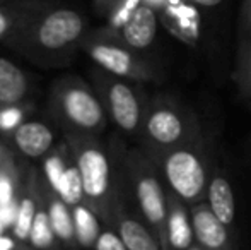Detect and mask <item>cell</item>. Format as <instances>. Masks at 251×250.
Here are the masks:
<instances>
[{
  "label": "cell",
  "mask_w": 251,
  "mask_h": 250,
  "mask_svg": "<svg viewBox=\"0 0 251 250\" xmlns=\"http://www.w3.org/2000/svg\"><path fill=\"white\" fill-rule=\"evenodd\" d=\"M21 110L17 108H7V110H2L0 111V129L2 130H9V129H14L17 124L21 122Z\"/></svg>",
  "instance_id": "25"
},
{
  "label": "cell",
  "mask_w": 251,
  "mask_h": 250,
  "mask_svg": "<svg viewBox=\"0 0 251 250\" xmlns=\"http://www.w3.org/2000/svg\"><path fill=\"white\" fill-rule=\"evenodd\" d=\"M188 250H201V249H200V247H199V245H197V244H193L192 247H190Z\"/></svg>",
  "instance_id": "31"
},
{
  "label": "cell",
  "mask_w": 251,
  "mask_h": 250,
  "mask_svg": "<svg viewBox=\"0 0 251 250\" xmlns=\"http://www.w3.org/2000/svg\"><path fill=\"white\" fill-rule=\"evenodd\" d=\"M7 29H9V19H7L2 12H0V36H2Z\"/></svg>",
  "instance_id": "30"
},
{
  "label": "cell",
  "mask_w": 251,
  "mask_h": 250,
  "mask_svg": "<svg viewBox=\"0 0 251 250\" xmlns=\"http://www.w3.org/2000/svg\"><path fill=\"white\" fill-rule=\"evenodd\" d=\"M12 200V184L7 177L0 175V204H7Z\"/></svg>",
  "instance_id": "27"
},
{
  "label": "cell",
  "mask_w": 251,
  "mask_h": 250,
  "mask_svg": "<svg viewBox=\"0 0 251 250\" xmlns=\"http://www.w3.org/2000/svg\"><path fill=\"white\" fill-rule=\"evenodd\" d=\"M162 23L185 43L195 45L200 34V14L186 0H164L162 3Z\"/></svg>",
  "instance_id": "7"
},
{
  "label": "cell",
  "mask_w": 251,
  "mask_h": 250,
  "mask_svg": "<svg viewBox=\"0 0 251 250\" xmlns=\"http://www.w3.org/2000/svg\"><path fill=\"white\" fill-rule=\"evenodd\" d=\"M74 226H75V235L79 242L86 247L96 244L100 238V221L91 213L87 207L77 206L74 209Z\"/></svg>",
  "instance_id": "18"
},
{
  "label": "cell",
  "mask_w": 251,
  "mask_h": 250,
  "mask_svg": "<svg viewBox=\"0 0 251 250\" xmlns=\"http://www.w3.org/2000/svg\"><path fill=\"white\" fill-rule=\"evenodd\" d=\"M48 214H50L55 235H58L62 240H70L74 237V233H75V226H74V218H70L65 206L62 202H53Z\"/></svg>",
  "instance_id": "20"
},
{
  "label": "cell",
  "mask_w": 251,
  "mask_h": 250,
  "mask_svg": "<svg viewBox=\"0 0 251 250\" xmlns=\"http://www.w3.org/2000/svg\"><path fill=\"white\" fill-rule=\"evenodd\" d=\"M155 154L159 171L168 184L169 192L185 200L188 206L203 202L207 199L212 170H208L201 137Z\"/></svg>",
  "instance_id": "1"
},
{
  "label": "cell",
  "mask_w": 251,
  "mask_h": 250,
  "mask_svg": "<svg viewBox=\"0 0 251 250\" xmlns=\"http://www.w3.org/2000/svg\"><path fill=\"white\" fill-rule=\"evenodd\" d=\"M96 249L98 250H128L125 245V242L122 240V237L113 231H104L100 235L96 242Z\"/></svg>",
  "instance_id": "23"
},
{
  "label": "cell",
  "mask_w": 251,
  "mask_h": 250,
  "mask_svg": "<svg viewBox=\"0 0 251 250\" xmlns=\"http://www.w3.org/2000/svg\"><path fill=\"white\" fill-rule=\"evenodd\" d=\"M26 93V77L19 67L12 62L0 58V101L14 103Z\"/></svg>",
  "instance_id": "17"
},
{
  "label": "cell",
  "mask_w": 251,
  "mask_h": 250,
  "mask_svg": "<svg viewBox=\"0 0 251 250\" xmlns=\"http://www.w3.org/2000/svg\"><path fill=\"white\" fill-rule=\"evenodd\" d=\"M207 204L210 206L212 213L219 218L221 223L231 230H234L236 221V200L232 192L231 182L226 178V175L219 170H212L210 182L207 189Z\"/></svg>",
  "instance_id": "11"
},
{
  "label": "cell",
  "mask_w": 251,
  "mask_h": 250,
  "mask_svg": "<svg viewBox=\"0 0 251 250\" xmlns=\"http://www.w3.org/2000/svg\"><path fill=\"white\" fill-rule=\"evenodd\" d=\"M63 108L70 120L84 129H96L104 117L100 101L91 93L79 87L67 91L63 96Z\"/></svg>",
  "instance_id": "14"
},
{
  "label": "cell",
  "mask_w": 251,
  "mask_h": 250,
  "mask_svg": "<svg viewBox=\"0 0 251 250\" xmlns=\"http://www.w3.org/2000/svg\"><path fill=\"white\" fill-rule=\"evenodd\" d=\"M239 48L232 79L241 94L251 103V0H245L239 31Z\"/></svg>",
  "instance_id": "13"
},
{
  "label": "cell",
  "mask_w": 251,
  "mask_h": 250,
  "mask_svg": "<svg viewBox=\"0 0 251 250\" xmlns=\"http://www.w3.org/2000/svg\"><path fill=\"white\" fill-rule=\"evenodd\" d=\"M168 244L169 250H188L195 244L190 206L171 192L168 194Z\"/></svg>",
  "instance_id": "9"
},
{
  "label": "cell",
  "mask_w": 251,
  "mask_h": 250,
  "mask_svg": "<svg viewBox=\"0 0 251 250\" xmlns=\"http://www.w3.org/2000/svg\"><path fill=\"white\" fill-rule=\"evenodd\" d=\"M195 244L201 250H236L231 230L212 213L207 200L190 206Z\"/></svg>",
  "instance_id": "4"
},
{
  "label": "cell",
  "mask_w": 251,
  "mask_h": 250,
  "mask_svg": "<svg viewBox=\"0 0 251 250\" xmlns=\"http://www.w3.org/2000/svg\"><path fill=\"white\" fill-rule=\"evenodd\" d=\"M120 237L128 250H162V245L149 224H144L133 218H122Z\"/></svg>",
  "instance_id": "16"
},
{
  "label": "cell",
  "mask_w": 251,
  "mask_h": 250,
  "mask_svg": "<svg viewBox=\"0 0 251 250\" xmlns=\"http://www.w3.org/2000/svg\"><path fill=\"white\" fill-rule=\"evenodd\" d=\"M55 190L60 194L65 204H79L82 195L86 194L79 168H65L62 180L58 182Z\"/></svg>",
  "instance_id": "19"
},
{
  "label": "cell",
  "mask_w": 251,
  "mask_h": 250,
  "mask_svg": "<svg viewBox=\"0 0 251 250\" xmlns=\"http://www.w3.org/2000/svg\"><path fill=\"white\" fill-rule=\"evenodd\" d=\"M63 171H65V167H63L60 158H50V160H47V163H45V173H47V177H48V180H50V184L53 185V189H55L56 185H58V182L62 180Z\"/></svg>",
  "instance_id": "24"
},
{
  "label": "cell",
  "mask_w": 251,
  "mask_h": 250,
  "mask_svg": "<svg viewBox=\"0 0 251 250\" xmlns=\"http://www.w3.org/2000/svg\"><path fill=\"white\" fill-rule=\"evenodd\" d=\"M155 33H157V14L147 3H140L122 28L125 43L135 50L151 47Z\"/></svg>",
  "instance_id": "12"
},
{
  "label": "cell",
  "mask_w": 251,
  "mask_h": 250,
  "mask_svg": "<svg viewBox=\"0 0 251 250\" xmlns=\"http://www.w3.org/2000/svg\"><path fill=\"white\" fill-rule=\"evenodd\" d=\"M16 218H17V209L14 207L12 202L0 204V224H2V226L14 223Z\"/></svg>",
  "instance_id": "26"
},
{
  "label": "cell",
  "mask_w": 251,
  "mask_h": 250,
  "mask_svg": "<svg viewBox=\"0 0 251 250\" xmlns=\"http://www.w3.org/2000/svg\"><path fill=\"white\" fill-rule=\"evenodd\" d=\"M16 142L19 149L27 156H41L50 149L53 142V134L47 125L38 124V122H29L17 129Z\"/></svg>",
  "instance_id": "15"
},
{
  "label": "cell",
  "mask_w": 251,
  "mask_h": 250,
  "mask_svg": "<svg viewBox=\"0 0 251 250\" xmlns=\"http://www.w3.org/2000/svg\"><path fill=\"white\" fill-rule=\"evenodd\" d=\"M34 211H36V207H34V202L31 199H24L17 207V218L14 221V233L21 240L29 238L31 228H33L34 218H36Z\"/></svg>",
  "instance_id": "22"
},
{
  "label": "cell",
  "mask_w": 251,
  "mask_h": 250,
  "mask_svg": "<svg viewBox=\"0 0 251 250\" xmlns=\"http://www.w3.org/2000/svg\"><path fill=\"white\" fill-rule=\"evenodd\" d=\"M82 31V19L77 12L60 9L45 17L38 29L40 43L47 48H62L79 38Z\"/></svg>",
  "instance_id": "6"
},
{
  "label": "cell",
  "mask_w": 251,
  "mask_h": 250,
  "mask_svg": "<svg viewBox=\"0 0 251 250\" xmlns=\"http://www.w3.org/2000/svg\"><path fill=\"white\" fill-rule=\"evenodd\" d=\"M159 168L151 163H140L135 175V194L147 224L159 238L162 250H169L168 244V194L162 189Z\"/></svg>",
  "instance_id": "3"
},
{
  "label": "cell",
  "mask_w": 251,
  "mask_h": 250,
  "mask_svg": "<svg viewBox=\"0 0 251 250\" xmlns=\"http://www.w3.org/2000/svg\"><path fill=\"white\" fill-rule=\"evenodd\" d=\"M53 235H55V231H53V226H51L50 214L38 213L36 218H34L31 233H29L31 244H33L36 249H47L51 245Z\"/></svg>",
  "instance_id": "21"
},
{
  "label": "cell",
  "mask_w": 251,
  "mask_h": 250,
  "mask_svg": "<svg viewBox=\"0 0 251 250\" xmlns=\"http://www.w3.org/2000/svg\"><path fill=\"white\" fill-rule=\"evenodd\" d=\"M77 168L82 177L86 195L93 199H101L102 195H106L109 189V163L102 151L94 147L82 151Z\"/></svg>",
  "instance_id": "10"
},
{
  "label": "cell",
  "mask_w": 251,
  "mask_h": 250,
  "mask_svg": "<svg viewBox=\"0 0 251 250\" xmlns=\"http://www.w3.org/2000/svg\"><path fill=\"white\" fill-rule=\"evenodd\" d=\"M144 132L155 153L183 146L201 137L197 117L178 100L157 98L144 113Z\"/></svg>",
  "instance_id": "2"
},
{
  "label": "cell",
  "mask_w": 251,
  "mask_h": 250,
  "mask_svg": "<svg viewBox=\"0 0 251 250\" xmlns=\"http://www.w3.org/2000/svg\"><path fill=\"white\" fill-rule=\"evenodd\" d=\"M91 57L108 72L118 77H137V79H152L154 74L149 67L133 58L128 50L115 45H96L91 50Z\"/></svg>",
  "instance_id": "8"
},
{
  "label": "cell",
  "mask_w": 251,
  "mask_h": 250,
  "mask_svg": "<svg viewBox=\"0 0 251 250\" xmlns=\"http://www.w3.org/2000/svg\"><path fill=\"white\" fill-rule=\"evenodd\" d=\"M14 244L10 238H5V237H0V250H12Z\"/></svg>",
  "instance_id": "29"
},
{
  "label": "cell",
  "mask_w": 251,
  "mask_h": 250,
  "mask_svg": "<svg viewBox=\"0 0 251 250\" xmlns=\"http://www.w3.org/2000/svg\"><path fill=\"white\" fill-rule=\"evenodd\" d=\"M190 2L197 3V5H203V7H214L217 3H221L222 0H190Z\"/></svg>",
  "instance_id": "28"
},
{
  "label": "cell",
  "mask_w": 251,
  "mask_h": 250,
  "mask_svg": "<svg viewBox=\"0 0 251 250\" xmlns=\"http://www.w3.org/2000/svg\"><path fill=\"white\" fill-rule=\"evenodd\" d=\"M108 105L113 120L120 129L133 132L142 125L144 110L137 91L126 83L116 81L108 89Z\"/></svg>",
  "instance_id": "5"
}]
</instances>
